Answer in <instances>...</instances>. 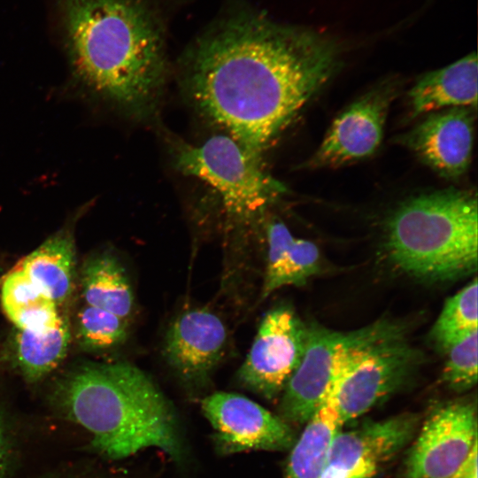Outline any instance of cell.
I'll list each match as a JSON object with an SVG mask.
<instances>
[{
	"instance_id": "6da1fadb",
	"label": "cell",
	"mask_w": 478,
	"mask_h": 478,
	"mask_svg": "<svg viewBox=\"0 0 478 478\" xmlns=\"http://www.w3.org/2000/svg\"><path fill=\"white\" fill-rule=\"evenodd\" d=\"M342 45L310 28L235 15L189 49L183 90L197 112L254 159L336 73Z\"/></svg>"
},
{
	"instance_id": "7a4b0ae2",
	"label": "cell",
	"mask_w": 478,
	"mask_h": 478,
	"mask_svg": "<svg viewBox=\"0 0 478 478\" xmlns=\"http://www.w3.org/2000/svg\"><path fill=\"white\" fill-rule=\"evenodd\" d=\"M75 81L135 119L157 109L166 78L164 33L142 0H59Z\"/></svg>"
},
{
	"instance_id": "3957f363",
	"label": "cell",
	"mask_w": 478,
	"mask_h": 478,
	"mask_svg": "<svg viewBox=\"0 0 478 478\" xmlns=\"http://www.w3.org/2000/svg\"><path fill=\"white\" fill-rule=\"evenodd\" d=\"M54 400L70 420L91 435L93 447L111 459L158 448L182 457L175 413L155 383L126 362L87 363L60 379Z\"/></svg>"
},
{
	"instance_id": "277c9868",
	"label": "cell",
	"mask_w": 478,
	"mask_h": 478,
	"mask_svg": "<svg viewBox=\"0 0 478 478\" xmlns=\"http://www.w3.org/2000/svg\"><path fill=\"white\" fill-rule=\"evenodd\" d=\"M389 257L405 273L428 281L466 276L477 268L476 193L449 188L402 202L386 223Z\"/></svg>"
},
{
	"instance_id": "5b68a950",
	"label": "cell",
	"mask_w": 478,
	"mask_h": 478,
	"mask_svg": "<svg viewBox=\"0 0 478 478\" xmlns=\"http://www.w3.org/2000/svg\"><path fill=\"white\" fill-rule=\"evenodd\" d=\"M420 359L399 323L388 320L374 322L354 330L337 358L324 396L334 400L344 424L402 386Z\"/></svg>"
},
{
	"instance_id": "8992f818",
	"label": "cell",
	"mask_w": 478,
	"mask_h": 478,
	"mask_svg": "<svg viewBox=\"0 0 478 478\" xmlns=\"http://www.w3.org/2000/svg\"><path fill=\"white\" fill-rule=\"evenodd\" d=\"M168 144L175 169L212 188L235 225L257 223L286 192L284 185L264 171L261 162L226 134L213 135L200 144L179 138Z\"/></svg>"
},
{
	"instance_id": "52a82bcc",
	"label": "cell",
	"mask_w": 478,
	"mask_h": 478,
	"mask_svg": "<svg viewBox=\"0 0 478 478\" xmlns=\"http://www.w3.org/2000/svg\"><path fill=\"white\" fill-rule=\"evenodd\" d=\"M307 340V325L286 305L266 312L238 379L250 390L274 399L282 393L301 362Z\"/></svg>"
},
{
	"instance_id": "ba28073f",
	"label": "cell",
	"mask_w": 478,
	"mask_h": 478,
	"mask_svg": "<svg viewBox=\"0 0 478 478\" xmlns=\"http://www.w3.org/2000/svg\"><path fill=\"white\" fill-rule=\"evenodd\" d=\"M477 446L475 406L453 401L435 408L410 448L402 478H445Z\"/></svg>"
},
{
	"instance_id": "9c48e42d",
	"label": "cell",
	"mask_w": 478,
	"mask_h": 478,
	"mask_svg": "<svg viewBox=\"0 0 478 478\" xmlns=\"http://www.w3.org/2000/svg\"><path fill=\"white\" fill-rule=\"evenodd\" d=\"M399 82L378 84L345 108L302 168H332L366 158L379 148L389 106Z\"/></svg>"
},
{
	"instance_id": "30bf717a",
	"label": "cell",
	"mask_w": 478,
	"mask_h": 478,
	"mask_svg": "<svg viewBox=\"0 0 478 478\" xmlns=\"http://www.w3.org/2000/svg\"><path fill=\"white\" fill-rule=\"evenodd\" d=\"M201 408L220 454L285 451L294 444L290 425L244 396L214 392L202 400Z\"/></svg>"
},
{
	"instance_id": "8fae6325",
	"label": "cell",
	"mask_w": 478,
	"mask_h": 478,
	"mask_svg": "<svg viewBox=\"0 0 478 478\" xmlns=\"http://www.w3.org/2000/svg\"><path fill=\"white\" fill-rule=\"evenodd\" d=\"M413 415L400 414L339 431L319 478H371L412 439Z\"/></svg>"
},
{
	"instance_id": "7c38bea8",
	"label": "cell",
	"mask_w": 478,
	"mask_h": 478,
	"mask_svg": "<svg viewBox=\"0 0 478 478\" xmlns=\"http://www.w3.org/2000/svg\"><path fill=\"white\" fill-rule=\"evenodd\" d=\"M474 112L454 107L430 112L397 141L441 177L457 181L471 162Z\"/></svg>"
},
{
	"instance_id": "4fadbf2b",
	"label": "cell",
	"mask_w": 478,
	"mask_h": 478,
	"mask_svg": "<svg viewBox=\"0 0 478 478\" xmlns=\"http://www.w3.org/2000/svg\"><path fill=\"white\" fill-rule=\"evenodd\" d=\"M352 331L307 325V340L300 364L288 381L280 403L281 418L289 425H303L319 407L334 375L335 366Z\"/></svg>"
},
{
	"instance_id": "5bb4252c",
	"label": "cell",
	"mask_w": 478,
	"mask_h": 478,
	"mask_svg": "<svg viewBox=\"0 0 478 478\" xmlns=\"http://www.w3.org/2000/svg\"><path fill=\"white\" fill-rule=\"evenodd\" d=\"M227 338L226 326L217 314L202 308L187 310L169 326L163 353L181 378L201 382L220 360Z\"/></svg>"
},
{
	"instance_id": "9a60e30c",
	"label": "cell",
	"mask_w": 478,
	"mask_h": 478,
	"mask_svg": "<svg viewBox=\"0 0 478 478\" xmlns=\"http://www.w3.org/2000/svg\"><path fill=\"white\" fill-rule=\"evenodd\" d=\"M477 78L475 52L423 74L408 92L409 118L454 107L476 110Z\"/></svg>"
},
{
	"instance_id": "2e32d148",
	"label": "cell",
	"mask_w": 478,
	"mask_h": 478,
	"mask_svg": "<svg viewBox=\"0 0 478 478\" xmlns=\"http://www.w3.org/2000/svg\"><path fill=\"white\" fill-rule=\"evenodd\" d=\"M265 230L267 256L262 299L281 287L305 284L320 270V251L314 243L296 238L281 220H269Z\"/></svg>"
},
{
	"instance_id": "e0dca14e",
	"label": "cell",
	"mask_w": 478,
	"mask_h": 478,
	"mask_svg": "<svg viewBox=\"0 0 478 478\" xmlns=\"http://www.w3.org/2000/svg\"><path fill=\"white\" fill-rule=\"evenodd\" d=\"M19 266L58 307L72 295L75 272V246L68 227L50 236L29 253Z\"/></svg>"
},
{
	"instance_id": "ac0fdd59",
	"label": "cell",
	"mask_w": 478,
	"mask_h": 478,
	"mask_svg": "<svg viewBox=\"0 0 478 478\" xmlns=\"http://www.w3.org/2000/svg\"><path fill=\"white\" fill-rule=\"evenodd\" d=\"M305 424L291 449L284 478H319L343 422L334 400L324 396Z\"/></svg>"
},
{
	"instance_id": "d6986e66",
	"label": "cell",
	"mask_w": 478,
	"mask_h": 478,
	"mask_svg": "<svg viewBox=\"0 0 478 478\" xmlns=\"http://www.w3.org/2000/svg\"><path fill=\"white\" fill-rule=\"evenodd\" d=\"M0 286L2 308L17 329L44 332L63 319L58 305L19 266L4 274Z\"/></svg>"
},
{
	"instance_id": "ffe728a7",
	"label": "cell",
	"mask_w": 478,
	"mask_h": 478,
	"mask_svg": "<svg viewBox=\"0 0 478 478\" xmlns=\"http://www.w3.org/2000/svg\"><path fill=\"white\" fill-rule=\"evenodd\" d=\"M81 285L85 305L127 320L135 307L131 284L122 265L111 254L94 255L84 262Z\"/></svg>"
},
{
	"instance_id": "44dd1931",
	"label": "cell",
	"mask_w": 478,
	"mask_h": 478,
	"mask_svg": "<svg viewBox=\"0 0 478 478\" xmlns=\"http://www.w3.org/2000/svg\"><path fill=\"white\" fill-rule=\"evenodd\" d=\"M71 339L68 321L62 319L44 332L19 330L14 338V355L24 378L35 382L53 371L65 358Z\"/></svg>"
},
{
	"instance_id": "7402d4cb",
	"label": "cell",
	"mask_w": 478,
	"mask_h": 478,
	"mask_svg": "<svg viewBox=\"0 0 478 478\" xmlns=\"http://www.w3.org/2000/svg\"><path fill=\"white\" fill-rule=\"evenodd\" d=\"M477 279L449 297L437 318L431 337L445 352L471 332L477 330Z\"/></svg>"
},
{
	"instance_id": "603a6c76",
	"label": "cell",
	"mask_w": 478,
	"mask_h": 478,
	"mask_svg": "<svg viewBox=\"0 0 478 478\" xmlns=\"http://www.w3.org/2000/svg\"><path fill=\"white\" fill-rule=\"evenodd\" d=\"M127 335V320L88 305L79 311L77 338L83 348L106 350L124 342Z\"/></svg>"
},
{
	"instance_id": "cb8c5ba5",
	"label": "cell",
	"mask_w": 478,
	"mask_h": 478,
	"mask_svg": "<svg viewBox=\"0 0 478 478\" xmlns=\"http://www.w3.org/2000/svg\"><path fill=\"white\" fill-rule=\"evenodd\" d=\"M477 330L471 332L446 351L443 371L444 382L456 391L471 389L477 382Z\"/></svg>"
},
{
	"instance_id": "d4e9b609",
	"label": "cell",
	"mask_w": 478,
	"mask_h": 478,
	"mask_svg": "<svg viewBox=\"0 0 478 478\" xmlns=\"http://www.w3.org/2000/svg\"><path fill=\"white\" fill-rule=\"evenodd\" d=\"M445 478H477V446H475L463 464Z\"/></svg>"
},
{
	"instance_id": "484cf974",
	"label": "cell",
	"mask_w": 478,
	"mask_h": 478,
	"mask_svg": "<svg viewBox=\"0 0 478 478\" xmlns=\"http://www.w3.org/2000/svg\"><path fill=\"white\" fill-rule=\"evenodd\" d=\"M7 461V441L4 422L0 409V478L2 477Z\"/></svg>"
},
{
	"instance_id": "4316f807",
	"label": "cell",
	"mask_w": 478,
	"mask_h": 478,
	"mask_svg": "<svg viewBox=\"0 0 478 478\" xmlns=\"http://www.w3.org/2000/svg\"><path fill=\"white\" fill-rule=\"evenodd\" d=\"M4 274L0 277V285H1V282H2V281L4 279Z\"/></svg>"
}]
</instances>
